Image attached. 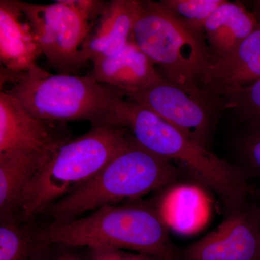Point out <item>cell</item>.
Here are the masks:
<instances>
[{
    "instance_id": "cell-7",
    "label": "cell",
    "mask_w": 260,
    "mask_h": 260,
    "mask_svg": "<svg viewBox=\"0 0 260 260\" xmlns=\"http://www.w3.org/2000/svg\"><path fill=\"white\" fill-rule=\"evenodd\" d=\"M18 4L51 67L70 75L88 63L81 49L91 24L70 0L46 5L18 0Z\"/></svg>"
},
{
    "instance_id": "cell-9",
    "label": "cell",
    "mask_w": 260,
    "mask_h": 260,
    "mask_svg": "<svg viewBox=\"0 0 260 260\" xmlns=\"http://www.w3.org/2000/svg\"><path fill=\"white\" fill-rule=\"evenodd\" d=\"M181 260H260V209L250 199L226 210L214 230L180 251Z\"/></svg>"
},
{
    "instance_id": "cell-15",
    "label": "cell",
    "mask_w": 260,
    "mask_h": 260,
    "mask_svg": "<svg viewBox=\"0 0 260 260\" xmlns=\"http://www.w3.org/2000/svg\"><path fill=\"white\" fill-rule=\"evenodd\" d=\"M256 25L255 15L242 3L224 0L203 28L211 63L232 54L254 31Z\"/></svg>"
},
{
    "instance_id": "cell-17",
    "label": "cell",
    "mask_w": 260,
    "mask_h": 260,
    "mask_svg": "<svg viewBox=\"0 0 260 260\" xmlns=\"http://www.w3.org/2000/svg\"><path fill=\"white\" fill-rule=\"evenodd\" d=\"M0 226V260H47L48 246L38 240L26 226L11 217L3 218Z\"/></svg>"
},
{
    "instance_id": "cell-10",
    "label": "cell",
    "mask_w": 260,
    "mask_h": 260,
    "mask_svg": "<svg viewBox=\"0 0 260 260\" xmlns=\"http://www.w3.org/2000/svg\"><path fill=\"white\" fill-rule=\"evenodd\" d=\"M70 140L65 123L37 119L11 94L0 90V153H54Z\"/></svg>"
},
{
    "instance_id": "cell-11",
    "label": "cell",
    "mask_w": 260,
    "mask_h": 260,
    "mask_svg": "<svg viewBox=\"0 0 260 260\" xmlns=\"http://www.w3.org/2000/svg\"><path fill=\"white\" fill-rule=\"evenodd\" d=\"M257 25L230 56L213 61L203 88L219 98L260 80V0L252 3Z\"/></svg>"
},
{
    "instance_id": "cell-1",
    "label": "cell",
    "mask_w": 260,
    "mask_h": 260,
    "mask_svg": "<svg viewBox=\"0 0 260 260\" xmlns=\"http://www.w3.org/2000/svg\"><path fill=\"white\" fill-rule=\"evenodd\" d=\"M111 119L112 125L126 128L143 148L213 191L225 210L250 199L252 186L240 166L219 158L147 108L124 97L116 104Z\"/></svg>"
},
{
    "instance_id": "cell-2",
    "label": "cell",
    "mask_w": 260,
    "mask_h": 260,
    "mask_svg": "<svg viewBox=\"0 0 260 260\" xmlns=\"http://www.w3.org/2000/svg\"><path fill=\"white\" fill-rule=\"evenodd\" d=\"M47 246L135 251L158 260H181L160 210L145 204L107 205L85 218L53 223L37 234Z\"/></svg>"
},
{
    "instance_id": "cell-19",
    "label": "cell",
    "mask_w": 260,
    "mask_h": 260,
    "mask_svg": "<svg viewBox=\"0 0 260 260\" xmlns=\"http://www.w3.org/2000/svg\"><path fill=\"white\" fill-rule=\"evenodd\" d=\"M168 10L188 25L203 30L205 23L224 0H162Z\"/></svg>"
},
{
    "instance_id": "cell-25",
    "label": "cell",
    "mask_w": 260,
    "mask_h": 260,
    "mask_svg": "<svg viewBox=\"0 0 260 260\" xmlns=\"http://www.w3.org/2000/svg\"><path fill=\"white\" fill-rule=\"evenodd\" d=\"M253 192L260 196V184H258L256 187L253 188Z\"/></svg>"
},
{
    "instance_id": "cell-3",
    "label": "cell",
    "mask_w": 260,
    "mask_h": 260,
    "mask_svg": "<svg viewBox=\"0 0 260 260\" xmlns=\"http://www.w3.org/2000/svg\"><path fill=\"white\" fill-rule=\"evenodd\" d=\"M0 78L1 87L10 85L1 90L16 98L37 119L53 122L109 124L116 104L124 97L88 75L51 74L37 64L19 73L1 69Z\"/></svg>"
},
{
    "instance_id": "cell-14",
    "label": "cell",
    "mask_w": 260,
    "mask_h": 260,
    "mask_svg": "<svg viewBox=\"0 0 260 260\" xmlns=\"http://www.w3.org/2000/svg\"><path fill=\"white\" fill-rule=\"evenodd\" d=\"M42 49L18 0L0 1L1 69L9 73L26 71L34 65Z\"/></svg>"
},
{
    "instance_id": "cell-22",
    "label": "cell",
    "mask_w": 260,
    "mask_h": 260,
    "mask_svg": "<svg viewBox=\"0 0 260 260\" xmlns=\"http://www.w3.org/2000/svg\"><path fill=\"white\" fill-rule=\"evenodd\" d=\"M70 3L88 19L91 25L96 21L107 4V2L100 0H70Z\"/></svg>"
},
{
    "instance_id": "cell-6",
    "label": "cell",
    "mask_w": 260,
    "mask_h": 260,
    "mask_svg": "<svg viewBox=\"0 0 260 260\" xmlns=\"http://www.w3.org/2000/svg\"><path fill=\"white\" fill-rule=\"evenodd\" d=\"M133 39L166 79L203 88L211 64L204 30L188 25L160 2L138 0Z\"/></svg>"
},
{
    "instance_id": "cell-20",
    "label": "cell",
    "mask_w": 260,
    "mask_h": 260,
    "mask_svg": "<svg viewBox=\"0 0 260 260\" xmlns=\"http://www.w3.org/2000/svg\"><path fill=\"white\" fill-rule=\"evenodd\" d=\"M243 126L244 131L238 142L241 159L239 165L245 171L249 179L255 178L260 184V122Z\"/></svg>"
},
{
    "instance_id": "cell-8",
    "label": "cell",
    "mask_w": 260,
    "mask_h": 260,
    "mask_svg": "<svg viewBox=\"0 0 260 260\" xmlns=\"http://www.w3.org/2000/svg\"><path fill=\"white\" fill-rule=\"evenodd\" d=\"M124 96L147 108L206 148L217 110L223 108V100L206 89L180 86L164 76L145 90Z\"/></svg>"
},
{
    "instance_id": "cell-13",
    "label": "cell",
    "mask_w": 260,
    "mask_h": 260,
    "mask_svg": "<svg viewBox=\"0 0 260 260\" xmlns=\"http://www.w3.org/2000/svg\"><path fill=\"white\" fill-rule=\"evenodd\" d=\"M137 5L138 0L107 2L82 47L86 62L116 54L133 40Z\"/></svg>"
},
{
    "instance_id": "cell-12",
    "label": "cell",
    "mask_w": 260,
    "mask_h": 260,
    "mask_svg": "<svg viewBox=\"0 0 260 260\" xmlns=\"http://www.w3.org/2000/svg\"><path fill=\"white\" fill-rule=\"evenodd\" d=\"M93 64L88 75L119 90L123 95L145 90L162 76L133 39L124 49L95 59Z\"/></svg>"
},
{
    "instance_id": "cell-16",
    "label": "cell",
    "mask_w": 260,
    "mask_h": 260,
    "mask_svg": "<svg viewBox=\"0 0 260 260\" xmlns=\"http://www.w3.org/2000/svg\"><path fill=\"white\" fill-rule=\"evenodd\" d=\"M54 153L13 151L0 153L2 219L9 218L17 210H20L22 197L27 184Z\"/></svg>"
},
{
    "instance_id": "cell-23",
    "label": "cell",
    "mask_w": 260,
    "mask_h": 260,
    "mask_svg": "<svg viewBox=\"0 0 260 260\" xmlns=\"http://www.w3.org/2000/svg\"><path fill=\"white\" fill-rule=\"evenodd\" d=\"M47 260H87L73 251H65L58 253L56 255L51 256L49 254Z\"/></svg>"
},
{
    "instance_id": "cell-5",
    "label": "cell",
    "mask_w": 260,
    "mask_h": 260,
    "mask_svg": "<svg viewBox=\"0 0 260 260\" xmlns=\"http://www.w3.org/2000/svg\"><path fill=\"white\" fill-rule=\"evenodd\" d=\"M185 175L177 166L143 148L134 138L96 175L58 200L47 212L54 223H66L121 200L143 198Z\"/></svg>"
},
{
    "instance_id": "cell-24",
    "label": "cell",
    "mask_w": 260,
    "mask_h": 260,
    "mask_svg": "<svg viewBox=\"0 0 260 260\" xmlns=\"http://www.w3.org/2000/svg\"><path fill=\"white\" fill-rule=\"evenodd\" d=\"M252 195H253V198H254V200H256V203H257V205H259V208L260 209V196H259V195L254 194V193L253 192V191H252Z\"/></svg>"
},
{
    "instance_id": "cell-18",
    "label": "cell",
    "mask_w": 260,
    "mask_h": 260,
    "mask_svg": "<svg viewBox=\"0 0 260 260\" xmlns=\"http://www.w3.org/2000/svg\"><path fill=\"white\" fill-rule=\"evenodd\" d=\"M223 107L230 109L242 124L260 122V80L221 98Z\"/></svg>"
},
{
    "instance_id": "cell-4",
    "label": "cell",
    "mask_w": 260,
    "mask_h": 260,
    "mask_svg": "<svg viewBox=\"0 0 260 260\" xmlns=\"http://www.w3.org/2000/svg\"><path fill=\"white\" fill-rule=\"evenodd\" d=\"M133 140L126 128L100 124L61 145L24 190L20 206L24 220L47 211L58 200L90 180Z\"/></svg>"
},
{
    "instance_id": "cell-21",
    "label": "cell",
    "mask_w": 260,
    "mask_h": 260,
    "mask_svg": "<svg viewBox=\"0 0 260 260\" xmlns=\"http://www.w3.org/2000/svg\"><path fill=\"white\" fill-rule=\"evenodd\" d=\"M87 260H158L140 253L111 249H88Z\"/></svg>"
}]
</instances>
